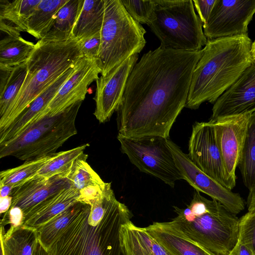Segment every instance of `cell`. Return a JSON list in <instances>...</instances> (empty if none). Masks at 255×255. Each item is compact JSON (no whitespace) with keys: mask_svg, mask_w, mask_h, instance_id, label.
<instances>
[{"mask_svg":"<svg viewBox=\"0 0 255 255\" xmlns=\"http://www.w3.org/2000/svg\"><path fill=\"white\" fill-rule=\"evenodd\" d=\"M228 255H255V254L248 246L238 241Z\"/></svg>","mask_w":255,"mask_h":255,"instance_id":"f35d334b","label":"cell"},{"mask_svg":"<svg viewBox=\"0 0 255 255\" xmlns=\"http://www.w3.org/2000/svg\"><path fill=\"white\" fill-rule=\"evenodd\" d=\"M87 158L88 155L85 153L78 157L66 177L70 186L78 191L89 186L105 183L87 162Z\"/></svg>","mask_w":255,"mask_h":255,"instance_id":"1f68e13d","label":"cell"},{"mask_svg":"<svg viewBox=\"0 0 255 255\" xmlns=\"http://www.w3.org/2000/svg\"><path fill=\"white\" fill-rule=\"evenodd\" d=\"M251 54L253 60L255 61V40L252 43Z\"/></svg>","mask_w":255,"mask_h":255,"instance_id":"ee69618b","label":"cell"},{"mask_svg":"<svg viewBox=\"0 0 255 255\" xmlns=\"http://www.w3.org/2000/svg\"><path fill=\"white\" fill-rule=\"evenodd\" d=\"M12 188L7 185H0V198L10 196Z\"/></svg>","mask_w":255,"mask_h":255,"instance_id":"7bdbcfd3","label":"cell"},{"mask_svg":"<svg viewBox=\"0 0 255 255\" xmlns=\"http://www.w3.org/2000/svg\"><path fill=\"white\" fill-rule=\"evenodd\" d=\"M145 229L173 255H214L184 236L169 222H154Z\"/></svg>","mask_w":255,"mask_h":255,"instance_id":"d6986e66","label":"cell"},{"mask_svg":"<svg viewBox=\"0 0 255 255\" xmlns=\"http://www.w3.org/2000/svg\"><path fill=\"white\" fill-rule=\"evenodd\" d=\"M41 0H0V29L7 36L26 32L27 21Z\"/></svg>","mask_w":255,"mask_h":255,"instance_id":"44dd1931","label":"cell"},{"mask_svg":"<svg viewBox=\"0 0 255 255\" xmlns=\"http://www.w3.org/2000/svg\"><path fill=\"white\" fill-rule=\"evenodd\" d=\"M132 215L124 204L110 197L105 209L84 203L76 218L58 235L49 255H127L122 245V226Z\"/></svg>","mask_w":255,"mask_h":255,"instance_id":"7a4b0ae2","label":"cell"},{"mask_svg":"<svg viewBox=\"0 0 255 255\" xmlns=\"http://www.w3.org/2000/svg\"><path fill=\"white\" fill-rule=\"evenodd\" d=\"M84 203L77 202L36 229L38 241L48 250L58 235L80 212Z\"/></svg>","mask_w":255,"mask_h":255,"instance_id":"83f0119b","label":"cell"},{"mask_svg":"<svg viewBox=\"0 0 255 255\" xmlns=\"http://www.w3.org/2000/svg\"><path fill=\"white\" fill-rule=\"evenodd\" d=\"M55 154L37 159L26 161L18 166L1 171L0 172V185H7L12 188L19 186L33 177Z\"/></svg>","mask_w":255,"mask_h":255,"instance_id":"4dcf8cb0","label":"cell"},{"mask_svg":"<svg viewBox=\"0 0 255 255\" xmlns=\"http://www.w3.org/2000/svg\"><path fill=\"white\" fill-rule=\"evenodd\" d=\"M100 73L101 70L97 59L82 57L76 64L71 76L61 86L39 119L46 115L55 116L74 104L83 101L88 87L99 78Z\"/></svg>","mask_w":255,"mask_h":255,"instance_id":"5bb4252c","label":"cell"},{"mask_svg":"<svg viewBox=\"0 0 255 255\" xmlns=\"http://www.w3.org/2000/svg\"><path fill=\"white\" fill-rule=\"evenodd\" d=\"M105 8L97 60L102 76L139 54L146 44L145 30L128 12L121 0H105Z\"/></svg>","mask_w":255,"mask_h":255,"instance_id":"52a82bcc","label":"cell"},{"mask_svg":"<svg viewBox=\"0 0 255 255\" xmlns=\"http://www.w3.org/2000/svg\"><path fill=\"white\" fill-rule=\"evenodd\" d=\"M138 58V54L132 55L96 81V93L93 98L96 108L94 115L100 123L108 121L117 111L127 80Z\"/></svg>","mask_w":255,"mask_h":255,"instance_id":"9a60e30c","label":"cell"},{"mask_svg":"<svg viewBox=\"0 0 255 255\" xmlns=\"http://www.w3.org/2000/svg\"><path fill=\"white\" fill-rule=\"evenodd\" d=\"M177 168L183 177L195 190L204 193L222 204L231 213L237 215L245 208L241 195L222 186L201 171L188 154L173 141L167 139Z\"/></svg>","mask_w":255,"mask_h":255,"instance_id":"7c38bea8","label":"cell"},{"mask_svg":"<svg viewBox=\"0 0 255 255\" xmlns=\"http://www.w3.org/2000/svg\"><path fill=\"white\" fill-rule=\"evenodd\" d=\"M238 241L255 254V210L248 211L239 219Z\"/></svg>","mask_w":255,"mask_h":255,"instance_id":"836d02e7","label":"cell"},{"mask_svg":"<svg viewBox=\"0 0 255 255\" xmlns=\"http://www.w3.org/2000/svg\"><path fill=\"white\" fill-rule=\"evenodd\" d=\"M68 0H41L27 21L26 32L41 39L52 23L55 15Z\"/></svg>","mask_w":255,"mask_h":255,"instance_id":"4316f807","label":"cell"},{"mask_svg":"<svg viewBox=\"0 0 255 255\" xmlns=\"http://www.w3.org/2000/svg\"><path fill=\"white\" fill-rule=\"evenodd\" d=\"M38 241L36 230L24 226L11 232L0 230V248L3 255H32Z\"/></svg>","mask_w":255,"mask_h":255,"instance_id":"cb8c5ba5","label":"cell"},{"mask_svg":"<svg viewBox=\"0 0 255 255\" xmlns=\"http://www.w3.org/2000/svg\"><path fill=\"white\" fill-rule=\"evenodd\" d=\"M32 255H49V252L38 241Z\"/></svg>","mask_w":255,"mask_h":255,"instance_id":"b9f144b4","label":"cell"},{"mask_svg":"<svg viewBox=\"0 0 255 255\" xmlns=\"http://www.w3.org/2000/svg\"><path fill=\"white\" fill-rule=\"evenodd\" d=\"M156 18L148 26L167 48L186 51L201 50L208 39L192 0H154Z\"/></svg>","mask_w":255,"mask_h":255,"instance_id":"ba28073f","label":"cell"},{"mask_svg":"<svg viewBox=\"0 0 255 255\" xmlns=\"http://www.w3.org/2000/svg\"><path fill=\"white\" fill-rule=\"evenodd\" d=\"M79 192L70 187L31 209L24 216L23 226L37 229L78 202Z\"/></svg>","mask_w":255,"mask_h":255,"instance_id":"ac0fdd59","label":"cell"},{"mask_svg":"<svg viewBox=\"0 0 255 255\" xmlns=\"http://www.w3.org/2000/svg\"><path fill=\"white\" fill-rule=\"evenodd\" d=\"M254 189H255V188H254ZM254 189H253V190H254Z\"/></svg>","mask_w":255,"mask_h":255,"instance_id":"f6af8a7d","label":"cell"},{"mask_svg":"<svg viewBox=\"0 0 255 255\" xmlns=\"http://www.w3.org/2000/svg\"><path fill=\"white\" fill-rule=\"evenodd\" d=\"M255 112V61L217 100L210 120Z\"/></svg>","mask_w":255,"mask_h":255,"instance_id":"2e32d148","label":"cell"},{"mask_svg":"<svg viewBox=\"0 0 255 255\" xmlns=\"http://www.w3.org/2000/svg\"><path fill=\"white\" fill-rule=\"evenodd\" d=\"M117 138L122 152L141 172L151 175L174 188L183 179L177 168L167 139L158 136L131 138L120 134Z\"/></svg>","mask_w":255,"mask_h":255,"instance_id":"9c48e42d","label":"cell"},{"mask_svg":"<svg viewBox=\"0 0 255 255\" xmlns=\"http://www.w3.org/2000/svg\"><path fill=\"white\" fill-rule=\"evenodd\" d=\"M27 61L14 67L0 68V117L15 100L23 84L27 73Z\"/></svg>","mask_w":255,"mask_h":255,"instance_id":"d4e9b609","label":"cell"},{"mask_svg":"<svg viewBox=\"0 0 255 255\" xmlns=\"http://www.w3.org/2000/svg\"><path fill=\"white\" fill-rule=\"evenodd\" d=\"M190 160L204 173L232 190L212 121L196 122L189 141Z\"/></svg>","mask_w":255,"mask_h":255,"instance_id":"30bf717a","label":"cell"},{"mask_svg":"<svg viewBox=\"0 0 255 255\" xmlns=\"http://www.w3.org/2000/svg\"><path fill=\"white\" fill-rule=\"evenodd\" d=\"M11 203L12 197L11 196L0 198V214L6 212L9 209L11 205Z\"/></svg>","mask_w":255,"mask_h":255,"instance_id":"ab89813d","label":"cell"},{"mask_svg":"<svg viewBox=\"0 0 255 255\" xmlns=\"http://www.w3.org/2000/svg\"><path fill=\"white\" fill-rule=\"evenodd\" d=\"M203 50L186 51L161 46L144 53L127 80L117 112L119 134L168 138L185 107L192 74Z\"/></svg>","mask_w":255,"mask_h":255,"instance_id":"6da1fadb","label":"cell"},{"mask_svg":"<svg viewBox=\"0 0 255 255\" xmlns=\"http://www.w3.org/2000/svg\"><path fill=\"white\" fill-rule=\"evenodd\" d=\"M248 35L208 39L192 74L185 108L214 104L253 59Z\"/></svg>","mask_w":255,"mask_h":255,"instance_id":"3957f363","label":"cell"},{"mask_svg":"<svg viewBox=\"0 0 255 255\" xmlns=\"http://www.w3.org/2000/svg\"><path fill=\"white\" fill-rule=\"evenodd\" d=\"M120 238L127 255H173L145 228L131 221L122 226Z\"/></svg>","mask_w":255,"mask_h":255,"instance_id":"ffe728a7","label":"cell"},{"mask_svg":"<svg viewBox=\"0 0 255 255\" xmlns=\"http://www.w3.org/2000/svg\"><path fill=\"white\" fill-rule=\"evenodd\" d=\"M84 0H68L58 11L40 42H61L72 37V33Z\"/></svg>","mask_w":255,"mask_h":255,"instance_id":"603a6c76","label":"cell"},{"mask_svg":"<svg viewBox=\"0 0 255 255\" xmlns=\"http://www.w3.org/2000/svg\"><path fill=\"white\" fill-rule=\"evenodd\" d=\"M247 205L248 211L255 210V189L249 191Z\"/></svg>","mask_w":255,"mask_h":255,"instance_id":"60d3db41","label":"cell"},{"mask_svg":"<svg viewBox=\"0 0 255 255\" xmlns=\"http://www.w3.org/2000/svg\"><path fill=\"white\" fill-rule=\"evenodd\" d=\"M83 57L80 42L38 41L27 61V73L15 100L0 118V129L10 125L44 90Z\"/></svg>","mask_w":255,"mask_h":255,"instance_id":"5b68a950","label":"cell"},{"mask_svg":"<svg viewBox=\"0 0 255 255\" xmlns=\"http://www.w3.org/2000/svg\"><path fill=\"white\" fill-rule=\"evenodd\" d=\"M255 13V0H216L206 24L207 39L248 35V25Z\"/></svg>","mask_w":255,"mask_h":255,"instance_id":"8fae6325","label":"cell"},{"mask_svg":"<svg viewBox=\"0 0 255 255\" xmlns=\"http://www.w3.org/2000/svg\"><path fill=\"white\" fill-rule=\"evenodd\" d=\"M130 16L140 24L149 25L156 18L154 0H121Z\"/></svg>","mask_w":255,"mask_h":255,"instance_id":"d6a6232c","label":"cell"},{"mask_svg":"<svg viewBox=\"0 0 255 255\" xmlns=\"http://www.w3.org/2000/svg\"><path fill=\"white\" fill-rule=\"evenodd\" d=\"M107 183L100 185H91L84 188L79 191L78 202L91 205L103 193Z\"/></svg>","mask_w":255,"mask_h":255,"instance_id":"8d00e7d4","label":"cell"},{"mask_svg":"<svg viewBox=\"0 0 255 255\" xmlns=\"http://www.w3.org/2000/svg\"><path fill=\"white\" fill-rule=\"evenodd\" d=\"M79 41L83 56L98 60L101 43V32L92 37Z\"/></svg>","mask_w":255,"mask_h":255,"instance_id":"e575fe53","label":"cell"},{"mask_svg":"<svg viewBox=\"0 0 255 255\" xmlns=\"http://www.w3.org/2000/svg\"><path fill=\"white\" fill-rule=\"evenodd\" d=\"M3 214V217L0 222V226L4 227L7 224H9L10 228L7 231V232H11L14 229L23 226V213L21 209L19 207L10 208L6 212Z\"/></svg>","mask_w":255,"mask_h":255,"instance_id":"d590c367","label":"cell"},{"mask_svg":"<svg viewBox=\"0 0 255 255\" xmlns=\"http://www.w3.org/2000/svg\"><path fill=\"white\" fill-rule=\"evenodd\" d=\"M250 115L210 120L214 126L227 178L232 189L236 185V170L241 158Z\"/></svg>","mask_w":255,"mask_h":255,"instance_id":"4fadbf2b","label":"cell"},{"mask_svg":"<svg viewBox=\"0 0 255 255\" xmlns=\"http://www.w3.org/2000/svg\"><path fill=\"white\" fill-rule=\"evenodd\" d=\"M35 46L20 35H7L0 41V68H10L26 62Z\"/></svg>","mask_w":255,"mask_h":255,"instance_id":"484cf974","label":"cell"},{"mask_svg":"<svg viewBox=\"0 0 255 255\" xmlns=\"http://www.w3.org/2000/svg\"><path fill=\"white\" fill-rule=\"evenodd\" d=\"M82 102L55 116L43 117L16 138L0 145V158L12 156L26 161L57 153L65 141L77 133L75 121Z\"/></svg>","mask_w":255,"mask_h":255,"instance_id":"8992f818","label":"cell"},{"mask_svg":"<svg viewBox=\"0 0 255 255\" xmlns=\"http://www.w3.org/2000/svg\"><path fill=\"white\" fill-rule=\"evenodd\" d=\"M174 208L177 216L171 224L214 255H228L237 244L239 219L218 201L209 200L195 190L186 208Z\"/></svg>","mask_w":255,"mask_h":255,"instance_id":"277c9868","label":"cell"},{"mask_svg":"<svg viewBox=\"0 0 255 255\" xmlns=\"http://www.w3.org/2000/svg\"><path fill=\"white\" fill-rule=\"evenodd\" d=\"M88 144H85L73 149L57 152L54 157L46 162L34 176L48 179L56 175H66L77 159L84 153Z\"/></svg>","mask_w":255,"mask_h":255,"instance_id":"f546056e","label":"cell"},{"mask_svg":"<svg viewBox=\"0 0 255 255\" xmlns=\"http://www.w3.org/2000/svg\"><path fill=\"white\" fill-rule=\"evenodd\" d=\"M105 8V0H84L73 28L72 37L81 41L100 33Z\"/></svg>","mask_w":255,"mask_h":255,"instance_id":"7402d4cb","label":"cell"},{"mask_svg":"<svg viewBox=\"0 0 255 255\" xmlns=\"http://www.w3.org/2000/svg\"><path fill=\"white\" fill-rule=\"evenodd\" d=\"M193 2L198 13V16L203 23V26H204L208 21L216 0H194Z\"/></svg>","mask_w":255,"mask_h":255,"instance_id":"74e56055","label":"cell"},{"mask_svg":"<svg viewBox=\"0 0 255 255\" xmlns=\"http://www.w3.org/2000/svg\"><path fill=\"white\" fill-rule=\"evenodd\" d=\"M70 187L66 175H58L48 179L34 176L12 189L10 208L19 207L24 216L38 204Z\"/></svg>","mask_w":255,"mask_h":255,"instance_id":"e0dca14e","label":"cell"},{"mask_svg":"<svg viewBox=\"0 0 255 255\" xmlns=\"http://www.w3.org/2000/svg\"><path fill=\"white\" fill-rule=\"evenodd\" d=\"M243 182L251 191L255 188V112L249 119L241 158L238 165Z\"/></svg>","mask_w":255,"mask_h":255,"instance_id":"f1b7e54d","label":"cell"}]
</instances>
